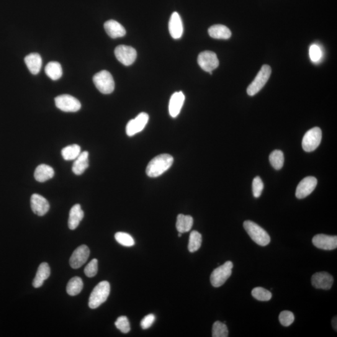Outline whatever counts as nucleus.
Masks as SVG:
<instances>
[{
  "label": "nucleus",
  "instance_id": "1",
  "mask_svg": "<svg viewBox=\"0 0 337 337\" xmlns=\"http://www.w3.org/2000/svg\"><path fill=\"white\" fill-rule=\"evenodd\" d=\"M173 162V157L170 154H160L149 162L146 168V174L150 177L160 176L171 168Z\"/></svg>",
  "mask_w": 337,
  "mask_h": 337
},
{
  "label": "nucleus",
  "instance_id": "2",
  "mask_svg": "<svg viewBox=\"0 0 337 337\" xmlns=\"http://www.w3.org/2000/svg\"><path fill=\"white\" fill-rule=\"evenodd\" d=\"M244 228L250 238L258 245L266 246L271 243V238L269 234L253 221H245L244 222Z\"/></svg>",
  "mask_w": 337,
  "mask_h": 337
},
{
  "label": "nucleus",
  "instance_id": "3",
  "mask_svg": "<svg viewBox=\"0 0 337 337\" xmlns=\"http://www.w3.org/2000/svg\"><path fill=\"white\" fill-rule=\"evenodd\" d=\"M110 294V284L107 281H102L94 287L89 298V307L92 309L99 307L106 301Z\"/></svg>",
  "mask_w": 337,
  "mask_h": 337
},
{
  "label": "nucleus",
  "instance_id": "4",
  "mask_svg": "<svg viewBox=\"0 0 337 337\" xmlns=\"http://www.w3.org/2000/svg\"><path fill=\"white\" fill-rule=\"evenodd\" d=\"M272 69L271 66L265 64L262 66L261 70L255 78L254 80L249 85L247 89L248 95L253 96L258 93L263 88L267 82L268 81L271 75Z\"/></svg>",
  "mask_w": 337,
  "mask_h": 337
},
{
  "label": "nucleus",
  "instance_id": "5",
  "mask_svg": "<svg viewBox=\"0 0 337 337\" xmlns=\"http://www.w3.org/2000/svg\"><path fill=\"white\" fill-rule=\"evenodd\" d=\"M93 82L96 88L102 94H110L114 91L115 81L109 71L103 70L95 74Z\"/></svg>",
  "mask_w": 337,
  "mask_h": 337
},
{
  "label": "nucleus",
  "instance_id": "6",
  "mask_svg": "<svg viewBox=\"0 0 337 337\" xmlns=\"http://www.w3.org/2000/svg\"><path fill=\"white\" fill-rule=\"evenodd\" d=\"M234 265L232 262L228 261L217 269L213 270L210 275V282L213 287H219L225 284L232 274Z\"/></svg>",
  "mask_w": 337,
  "mask_h": 337
},
{
  "label": "nucleus",
  "instance_id": "7",
  "mask_svg": "<svg viewBox=\"0 0 337 337\" xmlns=\"http://www.w3.org/2000/svg\"><path fill=\"white\" fill-rule=\"evenodd\" d=\"M322 134L320 128H313L305 134L302 140L303 150L308 153L315 151L320 145Z\"/></svg>",
  "mask_w": 337,
  "mask_h": 337
},
{
  "label": "nucleus",
  "instance_id": "8",
  "mask_svg": "<svg viewBox=\"0 0 337 337\" xmlns=\"http://www.w3.org/2000/svg\"><path fill=\"white\" fill-rule=\"evenodd\" d=\"M55 101L56 107L64 112H77L81 107L79 100L69 94L60 95L56 97Z\"/></svg>",
  "mask_w": 337,
  "mask_h": 337
},
{
  "label": "nucleus",
  "instance_id": "9",
  "mask_svg": "<svg viewBox=\"0 0 337 337\" xmlns=\"http://www.w3.org/2000/svg\"><path fill=\"white\" fill-rule=\"evenodd\" d=\"M197 62L200 68L208 73L214 70L219 65L217 55L210 51L200 53L198 56Z\"/></svg>",
  "mask_w": 337,
  "mask_h": 337
},
{
  "label": "nucleus",
  "instance_id": "10",
  "mask_svg": "<svg viewBox=\"0 0 337 337\" xmlns=\"http://www.w3.org/2000/svg\"><path fill=\"white\" fill-rule=\"evenodd\" d=\"M115 54L117 60L125 66H130L135 62L137 52L131 46L120 45L116 48Z\"/></svg>",
  "mask_w": 337,
  "mask_h": 337
},
{
  "label": "nucleus",
  "instance_id": "11",
  "mask_svg": "<svg viewBox=\"0 0 337 337\" xmlns=\"http://www.w3.org/2000/svg\"><path fill=\"white\" fill-rule=\"evenodd\" d=\"M149 116L147 113H141L135 119L128 122L126 131L129 136H133L136 134L141 132L148 124Z\"/></svg>",
  "mask_w": 337,
  "mask_h": 337
},
{
  "label": "nucleus",
  "instance_id": "12",
  "mask_svg": "<svg viewBox=\"0 0 337 337\" xmlns=\"http://www.w3.org/2000/svg\"><path fill=\"white\" fill-rule=\"evenodd\" d=\"M90 251L88 247L81 245L74 251L69 259V264L72 268L77 269L80 268L86 263L89 258Z\"/></svg>",
  "mask_w": 337,
  "mask_h": 337
},
{
  "label": "nucleus",
  "instance_id": "13",
  "mask_svg": "<svg viewBox=\"0 0 337 337\" xmlns=\"http://www.w3.org/2000/svg\"><path fill=\"white\" fill-rule=\"evenodd\" d=\"M317 180L314 177H305L298 184L296 189L295 195L298 199H302L307 197L315 189Z\"/></svg>",
  "mask_w": 337,
  "mask_h": 337
},
{
  "label": "nucleus",
  "instance_id": "14",
  "mask_svg": "<svg viewBox=\"0 0 337 337\" xmlns=\"http://www.w3.org/2000/svg\"><path fill=\"white\" fill-rule=\"evenodd\" d=\"M312 243L316 248L325 251H331L337 248V237L317 234L313 237Z\"/></svg>",
  "mask_w": 337,
  "mask_h": 337
},
{
  "label": "nucleus",
  "instance_id": "15",
  "mask_svg": "<svg viewBox=\"0 0 337 337\" xmlns=\"http://www.w3.org/2000/svg\"><path fill=\"white\" fill-rule=\"evenodd\" d=\"M333 277L327 272H318L312 277V284L318 289L329 290L332 287Z\"/></svg>",
  "mask_w": 337,
  "mask_h": 337
},
{
  "label": "nucleus",
  "instance_id": "16",
  "mask_svg": "<svg viewBox=\"0 0 337 337\" xmlns=\"http://www.w3.org/2000/svg\"><path fill=\"white\" fill-rule=\"evenodd\" d=\"M31 207L35 214L43 216L50 209V204L42 195L34 194L31 197Z\"/></svg>",
  "mask_w": 337,
  "mask_h": 337
},
{
  "label": "nucleus",
  "instance_id": "17",
  "mask_svg": "<svg viewBox=\"0 0 337 337\" xmlns=\"http://www.w3.org/2000/svg\"><path fill=\"white\" fill-rule=\"evenodd\" d=\"M169 30L174 39H179L183 34V24L178 13L174 12L170 18Z\"/></svg>",
  "mask_w": 337,
  "mask_h": 337
},
{
  "label": "nucleus",
  "instance_id": "18",
  "mask_svg": "<svg viewBox=\"0 0 337 337\" xmlns=\"http://www.w3.org/2000/svg\"><path fill=\"white\" fill-rule=\"evenodd\" d=\"M185 96L182 91L174 92L170 99L169 104V112L172 118H176L184 104Z\"/></svg>",
  "mask_w": 337,
  "mask_h": 337
},
{
  "label": "nucleus",
  "instance_id": "19",
  "mask_svg": "<svg viewBox=\"0 0 337 337\" xmlns=\"http://www.w3.org/2000/svg\"><path fill=\"white\" fill-rule=\"evenodd\" d=\"M104 27L107 34L112 38L125 37L126 35L125 28L119 22L110 20L104 23Z\"/></svg>",
  "mask_w": 337,
  "mask_h": 337
},
{
  "label": "nucleus",
  "instance_id": "20",
  "mask_svg": "<svg viewBox=\"0 0 337 337\" xmlns=\"http://www.w3.org/2000/svg\"><path fill=\"white\" fill-rule=\"evenodd\" d=\"M25 62L33 74L40 73L42 67V58L38 53H32L26 56Z\"/></svg>",
  "mask_w": 337,
  "mask_h": 337
},
{
  "label": "nucleus",
  "instance_id": "21",
  "mask_svg": "<svg viewBox=\"0 0 337 337\" xmlns=\"http://www.w3.org/2000/svg\"><path fill=\"white\" fill-rule=\"evenodd\" d=\"M84 212L82 210L81 205L75 204L71 208L69 212L68 219V227L71 230H76L78 227L79 223L83 220Z\"/></svg>",
  "mask_w": 337,
  "mask_h": 337
},
{
  "label": "nucleus",
  "instance_id": "22",
  "mask_svg": "<svg viewBox=\"0 0 337 337\" xmlns=\"http://www.w3.org/2000/svg\"><path fill=\"white\" fill-rule=\"evenodd\" d=\"M88 158V152L84 151L79 154L78 158L75 159L73 167H72V171L74 174L79 176V175L84 173V172L89 167Z\"/></svg>",
  "mask_w": 337,
  "mask_h": 337
},
{
  "label": "nucleus",
  "instance_id": "23",
  "mask_svg": "<svg viewBox=\"0 0 337 337\" xmlns=\"http://www.w3.org/2000/svg\"><path fill=\"white\" fill-rule=\"evenodd\" d=\"M51 274V269L48 264L46 262L40 265L38 267L37 274L33 281V285L35 288L42 287L44 281L48 279Z\"/></svg>",
  "mask_w": 337,
  "mask_h": 337
},
{
  "label": "nucleus",
  "instance_id": "24",
  "mask_svg": "<svg viewBox=\"0 0 337 337\" xmlns=\"http://www.w3.org/2000/svg\"><path fill=\"white\" fill-rule=\"evenodd\" d=\"M210 37L215 39L228 40L231 37L232 33L227 27L222 25L212 26L208 30Z\"/></svg>",
  "mask_w": 337,
  "mask_h": 337
},
{
  "label": "nucleus",
  "instance_id": "25",
  "mask_svg": "<svg viewBox=\"0 0 337 337\" xmlns=\"http://www.w3.org/2000/svg\"><path fill=\"white\" fill-rule=\"evenodd\" d=\"M55 171L51 166L46 164H41L36 169L34 174L35 178L37 181L44 182L53 178Z\"/></svg>",
  "mask_w": 337,
  "mask_h": 337
},
{
  "label": "nucleus",
  "instance_id": "26",
  "mask_svg": "<svg viewBox=\"0 0 337 337\" xmlns=\"http://www.w3.org/2000/svg\"><path fill=\"white\" fill-rule=\"evenodd\" d=\"M194 220L190 215L179 214L177 217L176 228L180 233L189 232L191 230Z\"/></svg>",
  "mask_w": 337,
  "mask_h": 337
},
{
  "label": "nucleus",
  "instance_id": "27",
  "mask_svg": "<svg viewBox=\"0 0 337 337\" xmlns=\"http://www.w3.org/2000/svg\"><path fill=\"white\" fill-rule=\"evenodd\" d=\"M45 73L52 80H58L63 75L62 67L58 62L51 61L45 67Z\"/></svg>",
  "mask_w": 337,
  "mask_h": 337
},
{
  "label": "nucleus",
  "instance_id": "28",
  "mask_svg": "<svg viewBox=\"0 0 337 337\" xmlns=\"http://www.w3.org/2000/svg\"><path fill=\"white\" fill-rule=\"evenodd\" d=\"M83 288V280L79 277H74L69 280L66 287V292L71 296L78 295Z\"/></svg>",
  "mask_w": 337,
  "mask_h": 337
},
{
  "label": "nucleus",
  "instance_id": "29",
  "mask_svg": "<svg viewBox=\"0 0 337 337\" xmlns=\"http://www.w3.org/2000/svg\"><path fill=\"white\" fill-rule=\"evenodd\" d=\"M81 153V148L78 145L66 146L61 151V155L66 161L75 160Z\"/></svg>",
  "mask_w": 337,
  "mask_h": 337
},
{
  "label": "nucleus",
  "instance_id": "30",
  "mask_svg": "<svg viewBox=\"0 0 337 337\" xmlns=\"http://www.w3.org/2000/svg\"><path fill=\"white\" fill-rule=\"evenodd\" d=\"M202 236L196 231H193L190 234L188 249L190 253H195L201 247Z\"/></svg>",
  "mask_w": 337,
  "mask_h": 337
},
{
  "label": "nucleus",
  "instance_id": "31",
  "mask_svg": "<svg viewBox=\"0 0 337 337\" xmlns=\"http://www.w3.org/2000/svg\"><path fill=\"white\" fill-rule=\"evenodd\" d=\"M269 161L275 169L280 170L282 168L284 163V153L282 151L275 150L270 154Z\"/></svg>",
  "mask_w": 337,
  "mask_h": 337
},
{
  "label": "nucleus",
  "instance_id": "32",
  "mask_svg": "<svg viewBox=\"0 0 337 337\" xmlns=\"http://www.w3.org/2000/svg\"><path fill=\"white\" fill-rule=\"evenodd\" d=\"M229 330L227 325L219 321H215L212 326L213 337H227Z\"/></svg>",
  "mask_w": 337,
  "mask_h": 337
},
{
  "label": "nucleus",
  "instance_id": "33",
  "mask_svg": "<svg viewBox=\"0 0 337 337\" xmlns=\"http://www.w3.org/2000/svg\"><path fill=\"white\" fill-rule=\"evenodd\" d=\"M116 240L121 245L126 247H132L135 245V242L133 237L125 233H117L115 234Z\"/></svg>",
  "mask_w": 337,
  "mask_h": 337
},
{
  "label": "nucleus",
  "instance_id": "34",
  "mask_svg": "<svg viewBox=\"0 0 337 337\" xmlns=\"http://www.w3.org/2000/svg\"><path fill=\"white\" fill-rule=\"evenodd\" d=\"M252 295L256 299L260 301H269L272 298L271 292L262 287L254 288L252 291Z\"/></svg>",
  "mask_w": 337,
  "mask_h": 337
},
{
  "label": "nucleus",
  "instance_id": "35",
  "mask_svg": "<svg viewBox=\"0 0 337 337\" xmlns=\"http://www.w3.org/2000/svg\"><path fill=\"white\" fill-rule=\"evenodd\" d=\"M115 325L123 333H128L131 330L130 321L126 316H121L118 318Z\"/></svg>",
  "mask_w": 337,
  "mask_h": 337
},
{
  "label": "nucleus",
  "instance_id": "36",
  "mask_svg": "<svg viewBox=\"0 0 337 337\" xmlns=\"http://www.w3.org/2000/svg\"><path fill=\"white\" fill-rule=\"evenodd\" d=\"M279 321L283 326H289L294 322L295 316L294 313L290 311H282L279 315Z\"/></svg>",
  "mask_w": 337,
  "mask_h": 337
},
{
  "label": "nucleus",
  "instance_id": "37",
  "mask_svg": "<svg viewBox=\"0 0 337 337\" xmlns=\"http://www.w3.org/2000/svg\"><path fill=\"white\" fill-rule=\"evenodd\" d=\"M98 261L96 259H92L84 269V274L88 277H93L97 273Z\"/></svg>",
  "mask_w": 337,
  "mask_h": 337
},
{
  "label": "nucleus",
  "instance_id": "38",
  "mask_svg": "<svg viewBox=\"0 0 337 337\" xmlns=\"http://www.w3.org/2000/svg\"><path fill=\"white\" fill-rule=\"evenodd\" d=\"M309 56L310 60L313 63H317L320 61L322 57V51H321L320 46L317 45H311L309 49Z\"/></svg>",
  "mask_w": 337,
  "mask_h": 337
},
{
  "label": "nucleus",
  "instance_id": "39",
  "mask_svg": "<svg viewBox=\"0 0 337 337\" xmlns=\"http://www.w3.org/2000/svg\"><path fill=\"white\" fill-rule=\"evenodd\" d=\"M264 189V183L261 177H255L253 182V192L254 197L259 198L261 196Z\"/></svg>",
  "mask_w": 337,
  "mask_h": 337
},
{
  "label": "nucleus",
  "instance_id": "40",
  "mask_svg": "<svg viewBox=\"0 0 337 337\" xmlns=\"http://www.w3.org/2000/svg\"><path fill=\"white\" fill-rule=\"evenodd\" d=\"M156 316L153 314H149L144 317L141 321V326L144 330L150 328L155 321Z\"/></svg>",
  "mask_w": 337,
  "mask_h": 337
},
{
  "label": "nucleus",
  "instance_id": "41",
  "mask_svg": "<svg viewBox=\"0 0 337 337\" xmlns=\"http://www.w3.org/2000/svg\"><path fill=\"white\" fill-rule=\"evenodd\" d=\"M336 316H335L333 318L332 321H331V324H332V326L334 329L336 331V329H337V323H336Z\"/></svg>",
  "mask_w": 337,
  "mask_h": 337
},
{
  "label": "nucleus",
  "instance_id": "42",
  "mask_svg": "<svg viewBox=\"0 0 337 337\" xmlns=\"http://www.w3.org/2000/svg\"><path fill=\"white\" fill-rule=\"evenodd\" d=\"M181 236H182V233H179L178 236L179 237H181Z\"/></svg>",
  "mask_w": 337,
  "mask_h": 337
}]
</instances>
